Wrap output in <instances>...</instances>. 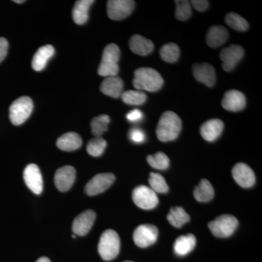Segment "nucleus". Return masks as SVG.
Returning a JSON list of instances; mask_svg holds the SVG:
<instances>
[{
    "label": "nucleus",
    "instance_id": "4be33fe9",
    "mask_svg": "<svg viewBox=\"0 0 262 262\" xmlns=\"http://www.w3.org/2000/svg\"><path fill=\"white\" fill-rule=\"evenodd\" d=\"M55 48L51 45L39 48L33 57L32 68L37 72L44 70L50 58L54 55Z\"/></svg>",
    "mask_w": 262,
    "mask_h": 262
},
{
    "label": "nucleus",
    "instance_id": "aec40b11",
    "mask_svg": "<svg viewBox=\"0 0 262 262\" xmlns=\"http://www.w3.org/2000/svg\"><path fill=\"white\" fill-rule=\"evenodd\" d=\"M228 37L229 32L225 27L219 25L213 26L207 33L206 42L211 48H218L225 44Z\"/></svg>",
    "mask_w": 262,
    "mask_h": 262
},
{
    "label": "nucleus",
    "instance_id": "2f4dec72",
    "mask_svg": "<svg viewBox=\"0 0 262 262\" xmlns=\"http://www.w3.org/2000/svg\"><path fill=\"white\" fill-rule=\"evenodd\" d=\"M150 188L156 193L164 194L168 192L169 187L165 179L161 174L157 173H150L149 178Z\"/></svg>",
    "mask_w": 262,
    "mask_h": 262
},
{
    "label": "nucleus",
    "instance_id": "cd10ccee",
    "mask_svg": "<svg viewBox=\"0 0 262 262\" xmlns=\"http://www.w3.org/2000/svg\"><path fill=\"white\" fill-rule=\"evenodd\" d=\"M160 57L164 61L175 63L180 56V50L177 44L173 42L164 45L160 51Z\"/></svg>",
    "mask_w": 262,
    "mask_h": 262
},
{
    "label": "nucleus",
    "instance_id": "f8f14e48",
    "mask_svg": "<svg viewBox=\"0 0 262 262\" xmlns=\"http://www.w3.org/2000/svg\"><path fill=\"white\" fill-rule=\"evenodd\" d=\"M24 182L33 193L40 194L43 189L42 173L35 164H29L24 169Z\"/></svg>",
    "mask_w": 262,
    "mask_h": 262
},
{
    "label": "nucleus",
    "instance_id": "9b49d317",
    "mask_svg": "<svg viewBox=\"0 0 262 262\" xmlns=\"http://www.w3.org/2000/svg\"><path fill=\"white\" fill-rule=\"evenodd\" d=\"M244 49L237 45H232L225 48L220 53V58L222 61V68L226 72H231L242 60L244 56Z\"/></svg>",
    "mask_w": 262,
    "mask_h": 262
},
{
    "label": "nucleus",
    "instance_id": "f704fd0d",
    "mask_svg": "<svg viewBox=\"0 0 262 262\" xmlns=\"http://www.w3.org/2000/svg\"><path fill=\"white\" fill-rule=\"evenodd\" d=\"M177 5L176 9V18L179 20H186L192 15V8L190 3L187 0H179L175 1Z\"/></svg>",
    "mask_w": 262,
    "mask_h": 262
},
{
    "label": "nucleus",
    "instance_id": "ddd939ff",
    "mask_svg": "<svg viewBox=\"0 0 262 262\" xmlns=\"http://www.w3.org/2000/svg\"><path fill=\"white\" fill-rule=\"evenodd\" d=\"M76 179V170L70 165L61 167L55 173L56 187L61 192H67L73 185Z\"/></svg>",
    "mask_w": 262,
    "mask_h": 262
},
{
    "label": "nucleus",
    "instance_id": "39448f33",
    "mask_svg": "<svg viewBox=\"0 0 262 262\" xmlns=\"http://www.w3.org/2000/svg\"><path fill=\"white\" fill-rule=\"evenodd\" d=\"M238 225V220L233 215L225 214L210 222L208 228L215 237L225 238L230 237L235 232Z\"/></svg>",
    "mask_w": 262,
    "mask_h": 262
},
{
    "label": "nucleus",
    "instance_id": "79ce46f5",
    "mask_svg": "<svg viewBox=\"0 0 262 262\" xmlns=\"http://www.w3.org/2000/svg\"><path fill=\"white\" fill-rule=\"evenodd\" d=\"M124 262H134V261H124Z\"/></svg>",
    "mask_w": 262,
    "mask_h": 262
},
{
    "label": "nucleus",
    "instance_id": "f03ea898",
    "mask_svg": "<svg viewBox=\"0 0 262 262\" xmlns=\"http://www.w3.org/2000/svg\"><path fill=\"white\" fill-rule=\"evenodd\" d=\"M133 83L138 91L156 92L163 87L164 80L158 71L149 67H141L134 72Z\"/></svg>",
    "mask_w": 262,
    "mask_h": 262
},
{
    "label": "nucleus",
    "instance_id": "dca6fc26",
    "mask_svg": "<svg viewBox=\"0 0 262 262\" xmlns=\"http://www.w3.org/2000/svg\"><path fill=\"white\" fill-rule=\"evenodd\" d=\"M222 105L225 110L229 112H239L246 106L245 95L237 90H230L226 92L222 99Z\"/></svg>",
    "mask_w": 262,
    "mask_h": 262
},
{
    "label": "nucleus",
    "instance_id": "a19ab883",
    "mask_svg": "<svg viewBox=\"0 0 262 262\" xmlns=\"http://www.w3.org/2000/svg\"><path fill=\"white\" fill-rule=\"evenodd\" d=\"M24 2H25L24 0H21V1H20V0H14V3H18V4H20V3H24Z\"/></svg>",
    "mask_w": 262,
    "mask_h": 262
},
{
    "label": "nucleus",
    "instance_id": "c85d7f7f",
    "mask_svg": "<svg viewBox=\"0 0 262 262\" xmlns=\"http://www.w3.org/2000/svg\"><path fill=\"white\" fill-rule=\"evenodd\" d=\"M121 97L124 103L128 105H134V106L144 104L147 99V96L143 91H138V90L123 91Z\"/></svg>",
    "mask_w": 262,
    "mask_h": 262
},
{
    "label": "nucleus",
    "instance_id": "f257e3e1",
    "mask_svg": "<svg viewBox=\"0 0 262 262\" xmlns=\"http://www.w3.org/2000/svg\"><path fill=\"white\" fill-rule=\"evenodd\" d=\"M182 122L179 115L173 112H165L160 117L157 127L158 139L163 142L175 140L182 130Z\"/></svg>",
    "mask_w": 262,
    "mask_h": 262
},
{
    "label": "nucleus",
    "instance_id": "6ab92c4d",
    "mask_svg": "<svg viewBox=\"0 0 262 262\" xmlns=\"http://www.w3.org/2000/svg\"><path fill=\"white\" fill-rule=\"evenodd\" d=\"M123 81L117 75L106 77V79L101 82L100 90L103 94L110 97L117 98L121 97V95L123 93Z\"/></svg>",
    "mask_w": 262,
    "mask_h": 262
},
{
    "label": "nucleus",
    "instance_id": "0eeeda50",
    "mask_svg": "<svg viewBox=\"0 0 262 262\" xmlns=\"http://www.w3.org/2000/svg\"><path fill=\"white\" fill-rule=\"evenodd\" d=\"M133 201L141 209H153L159 203L157 193L146 186H139L133 191Z\"/></svg>",
    "mask_w": 262,
    "mask_h": 262
},
{
    "label": "nucleus",
    "instance_id": "412c9836",
    "mask_svg": "<svg viewBox=\"0 0 262 262\" xmlns=\"http://www.w3.org/2000/svg\"><path fill=\"white\" fill-rule=\"evenodd\" d=\"M129 47L133 53L139 56H145L153 51L154 44L149 39L139 34H135L130 38Z\"/></svg>",
    "mask_w": 262,
    "mask_h": 262
},
{
    "label": "nucleus",
    "instance_id": "423d86ee",
    "mask_svg": "<svg viewBox=\"0 0 262 262\" xmlns=\"http://www.w3.org/2000/svg\"><path fill=\"white\" fill-rule=\"evenodd\" d=\"M33 101L28 96H22L15 100L10 106V120L14 125H20L32 113Z\"/></svg>",
    "mask_w": 262,
    "mask_h": 262
},
{
    "label": "nucleus",
    "instance_id": "e433bc0d",
    "mask_svg": "<svg viewBox=\"0 0 262 262\" xmlns=\"http://www.w3.org/2000/svg\"><path fill=\"white\" fill-rule=\"evenodd\" d=\"M127 120L130 122H139L142 120L144 117V114L139 110H134L127 113L126 115Z\"/></svg>",
    "mask_w": 262,
    "mask_h": 262
},
{
    "label": "nucleus",
    "instance_id": "ea45409f",
    "mask_svg": "<svg viewBox=\"0 0 262 262\" xmlns=\"http://www.w3.org/2000/svg\"><path fill=\"white\" fill-rule=\"evenodd\" d=\"M36 262H51V260L47 257H41L37 260Z\"/></svg>",
    "mask_w": 262,
    "mask_h": 262
},
{
    "label": "nucleus",
    "instance_id": "7ed1b4c3",
    "mask_svg": "<svg viewBox=\"0 0 262 262\" xmlns=\"http://www.w3.org/2000/svg\"><path fill=\"white\" fill-rule=\"evenodd\" d=\"M120 58V50L116 44L111 43L104 48L102 59L98 67V73L102 77L117 76L118 74V61Z\"/></svg>",
    "mask_w": 262,
    "mask_h": 262
},
{
    "label": "nucleus",
    "instance_id": "c756f323",
    "mask_svg": "<svg viewBox=\"0 0 262 262\" xmlns=\"http://www.w3.org/2000/svg\"><path fill=\"white\" fill-rule=\"evenodd\" d=\"M225 21L231 28L237 32H246L249 27L247 20L237 13H228L226 15Z\"/></svg>",
    "mask_w": 262,
    "mask_h": 262
},
{
    "label": "nucleus",
    "instance_id": "473e14b6",
    "mask_svg": "<svg viewBox=\"0 0 262 262\" xmlns=\"http://www.w3.org/2000/svg\"><path fill=\"white\" fill-rule=\"evenodd\" d=\"M147 162L150 166L158 170H166L170 165V160L163 152H157L147 157Z\"/></svg>",
    "mask_w": 262,
    "mask_h": 262
},
{
    "label": "nucleus",
    "instance_id": "4c0bfd02",
    "mask_svg": "<svg viewBox=\"0 0 262 262\" xmlns=\"http://www.w3.org/2000/svg\"><path fill=\"white\" fill-rule=\"evenodd\" d=\"M191 5L198 11L203 12L208 9V6H209V3H208V1H206V0H193V1L191 2Z\"/></svg>",
    "mask_w": 262,
    "mask_h": 262
},
{
    "label": "nucleus",
    "instance_id": "c9c22d12",
    "mask_svg": "<svg viewBox=\"0 0 262 262\" xmlns=\"http://www.w3.org/2000/svg\"><path fill=\"white\" fill-rule=\"evenodd\" d=\"M129 138L133 142L136 144H141L145 141L146 136L144 131L141 129L133 128L129 132Z\"/></svg>",
    "mask_w": 262,
    "mask_h": 262
},
{
    "label": "nucleus",
    "instance_id": "b1692460",
    "mask_svg": "<svg viewBox=\"0 0 262 262\" xmlns=\"http://www.w3.org/2000/svg\"><path fill=\"white\" fill-rule=\"evenodd\" d=\"M94 3V0H79L76 2L72 10V18L76 24L83 25L88 21L90 8Z\"/></svg>",
    "mask_w": 262,
    "mask_h": 262
},
{
    "label": "nucleus",
    "instance_id": "4468645a",
    "mask_svg": "<svg viewBox=\"0 0 262 262\" xmlns=\"http://www.w3.org/2000/svg\"><path fill=\"white\" fill-rule=\"evenodd\" d=\"M96 217V213L92 210H87L77 215L72 224L74 234L78 236L86 235L92 228Z\"/></svg>",
    "mask_w": 262,
    "mask_h": 262
},
{
    "label": "nucleus",
    "instance_id": "1a4fd4ad",
    "mask_svg": "<svg viewBox=\"0 0 262 262\" xmlns=\"http://www.w3.org/2000/svg\"><path fill=\"white\" fill-rule=\"evenodd\" d=\"M135 8V2L132 0H110L107 2L108 18L120 20L127 18Z\"/></svg>",
    "mask_w": 262,
    "mask_h": 262
},
{
    "label": "nucleus",
    "instance_id": "f3484780",
    "mask_svg": "<svg viewBox=\"0 0 262 262\" xmlns=\"http://www.w3.org/2000/svg\"><path fill=\"white\" fill-rule=\"evenodd\" d=\"M193 75L198 82L213 87L215 82V72L213 67L206 63H195L192 67Z\"/></svg>",
    "mask_w": 262,
    "mask_h": 262
},
{
    "label": "nucleus",
    "instance_id": "72a5a7b5",
    "mask_svg": "<svg viewBox=\"0 0 262 262\" xmlns=\"http://www.w3.org/2000/svg\"><path fill=\"white\" fill-rule=\"evenodd\" d=\"M107 143L101 137H96L91 139L87 145V151L93 157H99L106 149Z\"/></svg>",
    "mask_w": 262,
    "mask_h": 262
},
{
    "label": "nucleus",
    "instance_id": "20e7f679",
    "mask_svg": "<svg viewBox=\"0 0 262 262\" xmlns=\"http://www.w3.org/2000/svg\"><path fill=\"white\" fill-rule=\"evenodd\" d=\"M120 239L118 234L113 229L104 231L100 237L98 250L100 256L105 261L117 257L120 253Z\"/></svg>",
    "mask_w": 262,
    "mask_h": 262
},
{
    "label": "nucleus",
    "instance_id": "7c9ffc66",
    "mask_svg": "<svg viewBox=\"0 0 262 262\" xmlns=\"http://www.w3.org/2000/svg\"><path fill=\"white\" fill-rule=\"evenodd\" d=\"M110 122V117L108 115H102L95 117L91 124L92 134L96 137H101V136L107 130Z\"/></svg>",
    "mask_w": 262,
    "mask_h": 262
},
{
    "label": "nucleus",
    "instance_id": "393cba45",
    "mask_svg": "<svg viewBox=\"0 0 262 262\" xmlns=\"http://www.w3.org/2000/svg\"><path fill=\"white\" fill-rule=\"evenodd\" d=\"M196 246V237L194 234L182 235L176 239L173 248L176 254L184 256L191 252Z\"/></svg>",
    "mask_w": 262,
    "mask_h": 262
},
{
    "label": "nucleus",
    "instance_id": "6e6552de",
    "mask_svg": "<svg viewBox=\"0 0 262 262\" xmlns=\"http://www.w3.org/2000/svg\"><path fill=\"white\" fill-rule=\"evenodd\" d=\"M115 180L111 173H99L91 179L84 187V192L89 196L97 195L108 189Z\"/></svg>",
    "mask_w": 262,
    "mask_h": 262
},
{
    "label": "nucleus",
    "instance_id": "bb28decb",
    "mask_svg": "<svg viewBox=\"0 0 262 262\" xmlns=\"http://www.w3.org/2000/svg\"><path fill=\"white\" fill-rule=\"evenodd\" d=\"M167 219L170 225L177 228H180L190 220V216L182 207H174L170 210Z\"/></svg>",
    "mask_w": 262,
    "mask_h": 262
},
{
    "label": "nucleus",
    "instance_id": "9d476101",
    "mask_svg": "<svg viewBox=\"0 0 262 262\" xmlns=\"http://www.w3.org/2000/svg\"><path fill=\"white\" fill-rule=\"evenodd\" d=\"M158 229L153 225H141L134 231V241L136 246L146 248L156 242Z\"/></svg>",
    "mask_w": 262,
    "mask_h": 262
},
{
    "label": "nucleus",
    "instance_id": "5701e85b",
    "mask_svg": "<svg viewBox=\"0 0 262 262\" xmlns=\"http://www.w3.org/2000/svg\"><path fill=\"white\" fill-rule=\"evenodd\" d=\"M56 144L60 149L71 151L79 149L82 146V140L77 133L70 132L58 138Z\"/></svg>",
    "mask_w": 262,
    "mask_h": 262
},
{
    "label": "nucleus",
    "instance_id": "a878e982",
    "mask_svg": "<svg viewBox=\"0 0 262 262\" xmlns=\"http://www.w3.org/2000/svg\"><path fill=\"white\" fill-rule=\"evenodd\" d=\"M194 198L198 202L206 203L211 201L214 196V189L207 179H203L194 191Z\"/></svg>",
    "mask_w": 262,
    "mask_h": 262
},
{
    "label": "nucleus",
    "instance_id": "2eb2a0df",
    "mask_svg": "<svg viewBox=\"0 0 262 262\" xmlns=\"http://www.w3.org/2000/svg\"><path fill=\"white\" fill-rule=\"evenodd\" d=\"M232 177L241 187L250 188L254 185L256 177L252 169L246 164H236L232 170Z\"/></svg>",
    "mask_w": 262,
    "mask_h": 262
},
{
    "label": "nucleus",
    "instance_id": "a211bd4d",
    "mask_svg": "<svg viewBox=\"0 0 262 262\" xmlns=\"http://www.w3.org/2000/svg\"><path fill=\"white\" fill-rule=\"evenodd\" d=\"M224 130V123L220 119H211L201 127L202 137L207 141L213 142L218 139Z\"/></svg>",
    "mask_w": 262,
    "mask_h": 262
},
{
    "label": "nucleus",
    "instance_id": "58836bf2",
    "mask_svg": "<svg viewBox=\"0 0 262 262\" xmlns=\"http://www.w3.org/2000/svg\"><path fill=\"white\" fill-rule=\"evenodd\" d=\"M8 50V42L4 37H0V63L5 59Z\"/></svg>",
    "mask_w": 262,
    "mask_h": 262
}]
</instances>
